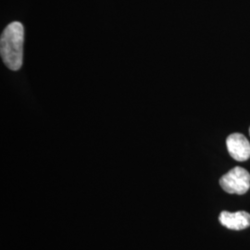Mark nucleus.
I'll use <instances>...</instances> for the list:
<instances>
[{
  "instance_id": "obj_1",
  "label": "nucleus",
  "mask_w": 250,
  "mask_h": 250,
  "mask_svg": "<svg viewBox=\"0 0 250 250\" xmlns=\"http://www.w3.org/2000/svg\"><path fill=\"white\" fill-rule=\"evenodd\" d=\"M23 43L24 29L21 22L13 21L5 28L0 39V54L11 71H18L22 65Z\"/></svg>"
},
{
  "instance_id": "obj_2",
  "label": "nucleus",
  "mask_w": 250,
  "mask_h": 250,
  "mask_svg": "<svg viewBox=\"0 0 250 250\" xmlns=\"http://www.w3.org/2000/svg\"><path fill=\"white\" fill-rule=\"evenodd\" d=\"M220 185L226 193L244 195L250 188V173L242 167H234L220 179Z\"/></svg>"
},
{
  "instance_id": "obj_3",
  "label": "nucleus",
  "mask_w": 250,
  "mask_h": 250,
  "mask_svg": "<svg viewBox=\"0 0 250 250\" xmlns=\"http://www.w3.org/2000/svg\"><path fill=\"white\" fill-rule=\"evenodd\" d=\"M227 149L233 160L248 161L250 158V144L244 134H230L226 139Z\"/></svg>"
},
{
  "instance_id": "obj_4",
  "label": "nucleus",
  "mask_w": 250,
  "mask_h": 250,
  "mask_svg": "<svg viewBox=\"0 0 250 250\" xmlns=\"http://www.w3.org/2000/svg\"><path fill=\"white\" fill-rule=\"evenodd\" d=\"M219 221L227 229L240 231L250 227V214L243 210L236 212H229L224 210L219 216Z\"/></svg>"
},
{
  "instance_id": "obj_5",
  "label": "nucleus",
  "mask_w": 250,
  "mask_h": 250,
  "mask_svg": "<svg viewBox=\"0 0 250 250\" xmlns=\"http://www.w3.org/2000/svg\"></svg>"
}]
</instances>
